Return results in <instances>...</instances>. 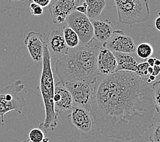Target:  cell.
<instances>
[{
    "mask_svg": "<svg viewBox=\"0 0 160 142\" xmlns=\"http://www.w3.org/2000/svg\"><path fill=\"white\" fill-rule=\"evenodd\" d=\"M135 72L118 71L97 79L90 113L106 139H139L154 126L152 89Z\"/></svg>",
    "mask_w": 160,
    "mask_h": 142,
    "instance_id": "6da1fadb",
    "label": "cell"
},
{
    "mask_svg": "<svg viewBox=\"0 0 160 142\" xmlns=\"http://www.w3.org/2000/svg\"><path fill=\"white\" fill-rule=\"evenodd\" d=\"M98 46H84L80 44L56 63V72L64 84L68 82L93 83L99 75L97 70Z\"/></svg>",
    "mask_w": 160,
    "mask_h": 142,
    "instance_id": "7a4b0ae2",
    "label": "cell"
},
{
    "mask_svg": "<svg viewBox=\"0 0 160 142\" xmlns=\"http://www.w3.org/2000/svg\"><path fill=\"white\" fill-rule=\"evenodd\" d=\"M42 68L38 89L41 94L45 106V118L43 122L40 124V129L45 133L53 131L58 123V115L55 111L53 103L54 76L51 65V56L46 42L44 45L42 56Z\"/></svg>",
    "mask_w": 160,
    "mask_h": 142,
    "instance_id": "3957f363",
    "label": "cell"
},
{
    "mask_svg": "<svg viewBox=\"0 0 160 142\" xmlns=\"http://www.w3.org/2000/svg\"><path fill=\"white\" fill-rule=\"evenodd\" d=\"M120 23L132 25L144 23L150 17L148 0H114Z\"/></svg>",
    "mask_w": 160,
    "mask_h": 142,
    "instance_id": "277c9868",
    "label": "cell"
},
{
    "mask_svg": "<svg viewBox=\"0 0 160 142\" xmlns=\"http://www.w3.org/2000/svg\"><path fill=\"white\" fill-rule=\"evenodd\" d=\"M25 85L21 80H17L11 85L0 90V117L2 126L4 124V115L11 111H15L19 114H22L26 100L23 96L18 94L22 92Z\"/></svg>",
    "mask_w": 160,
    "mask_h": 142,
    "instance_id": "5b68a950",
    "label": "cell"
},
{
    "mask_svg": "<svg viewBox=\"0 0 160 142\" xmlns=\"http://www.w3.org/2000/svg\"><path fill=\"white\" fill-rule=\"evenodd\" d=\"M67 26L78 34L80 44L89 46L94 41V30L91 20L86 14L75 10L67 19Z\"/></svg>",
    "mask_w": 160,
    "mask_h": 142,
    "instance_id": "8992f818",
    "label": "cell"
},
{
    "mask_svg": "<svg viewBox=\"0 0 160 142\" xmlns=\"http://www.w3.org/2000/svg\"><path fill=\"white\" fill-rule=\"evenodd\" d=\"M69 125L84 135H92L94 134V123L89 111L82 107L74 105L67 116Z\"/></svg>",
    "mask_w": 160,
    "mask_h": 142,
    "instance_id": "52a82bcc",
    "label": "cell"
},
{
    "mask_svg": "<svg viewBox=\"0 0 160 142\" xmlns=\"http://www.w3.org/2000/svg\"><path fill=\"white\" fill-rule=\"evenodd\" d=\"M95 82H68L64 83V86L71 93L74 105L82 107L90 111V102Z\"/></svg>",
    "mask_w": 160,
    "mask_h": 142,
    "instance_id": "ba28073f",
    "label": "cell"
},
{
    "mask_svg": "<svg viewBox=\"0 0 160 142\" xmlns=\"http://www.w3.org/2000/svg\"><path fill=\"white\" fill-rule=\"evenodd\" d=\"M82 3V0H56L51 3L49 10L53 23L54 24L63 23Z\"/></svg>",
    "mask_w": 160,
    "mask_h": 142,
    "instance_id": "9c48e42d",
    "label": "cell"
},
{
    "mask_svg": "<svg viewBox=\"0 0 160 142\" xmlns=\"http://www.w3.org/2000/svg\"><path fill=\"white\" fill-rule=\"evenodd\" d=\"M103 46L114 53L133 54L136 53V45L132 37L125 34L122 30H116L109 41Z\"/></svg>",
    "mask_w": 160,
    "mask_h": 142,
    "instance_id": "30bf717a",
    "label": "cell"
},
{
    "mask_svg": "<svg viewBox=\"0 0 160 142\" xmlns=\"http://www.w3.org/2000/svg\"><path fill=\"white\" fill-rule=\"evenodd\" d=\"M46 44L50 56L58 60L64 57L68 52L69 48L65 42L62 28H52L47 35Z\"/></svg>",
    "mask_w": 160,
    "mask_h": 142,
    "instance_id": "8fae6325",
    "label": "cell"
},
{
    "mask_svg": "<svg viewBox=\"0 0 160 142\" xmlns=\"http://www.w3.org/2000/svg\"><path fill=\"white\" fill-rule=\"evenodd\" d=\"M53 103L54 109L58 115L69 113L75 105L71 93L60 81L55 83Z\"/></svg>",
    "mask_w": 160,
    "mask_h": 142,
    "instance_id": "7c38bea8",
    "label": "cell"
},
{
    "mask_svg": "<svg viewBox=\"0 0 160 142\" xmlns=\"http://www.w3.org/2000/svg\"><path fill=\"white\" fill-rule=\"evenodd\" d=\"M97 61L99 75L107 76L116 72L118 64L115 54L106 47H99Z\"/></svg>",
    "mask_w": 160,
    "mask_h": 142,
    "instance_id": "4fadbf2b",
    "label": "cell"
},
{
    "mask_svg": "<svg viewBox=\"0 0 160 142\" xmlns=\"http://www.w3.org/2000/svg\"><path fill=\"white\" fill-rule=\"evenodd\" d=\"M45 41H43L42 34L34 31L30 32L25 36L24 44L32 60L38 62L42 60L43 50Z\"/></svg>",
    "mask_w": 160,
    "mask_h": 142,
    "instance_id": "5bb4252c",
    "label": "cell"
},
{
    "mask_svg": "<svg viewBox=\"0 0 160 142\" xmlns=\"http://www.w3.org/2000/svg\"><path fill=\"white\" fill-rule=\"evenodd\" d=\"M94 30V39L102 42H107L115 32V28L112 22L108 19L92 20Z\"/></svg>",
    "mask_w": 160,
    "mask_h": 142,
    "instance_id": "9a60e30c",
    "label": "cell"
},
{
    "mask_svg": "<svg viewBox=\"0 0 160 142\" xmlns=\"http://www.w3.org/2000/svg\"><path fill=\"white\" fill-rule=\"evenodd\" d=\"M117 60V68L116 72L126 71L136 72L138 67V61L131 54L114 53Z\"/></svg>",
    "mask_w": 160,
    "mask_h": 142,
    "instance_id": "2e32d148",
    "label": "cell"
},
{
    "mask_svg": "<svg viewBox=\"0 0 160 142\" xmlns=\"http://www.w3.org/2000/svg\"><path fill=\"white\" fill-rule=\"evenodd\" d=\"M87 5L86 16L90 20L98 19L107 5V0H85Z\"/></svg>",
    "mask_w": 160,
    "mask_h": 142,
    "instance_id": "e0dca14e",
    "label": "cell"
},
{
    "mask_svg": "<svg viewBox=\"0 0 160 142\" xmlns=\"http://www.w3.org/2000/svg\"><path fill=\"white\" fill-rule=\"evenodd\" d=\"M63 36L65 42L69 49H73L80 45V41L78 34L68 26H64L62 28Z\"/></svg>",
    "mask_w": 160,
    "mask_h": 142,
    "instance_id": "ac0fdd59",
    "label": "cell"
},
{
    "mask_svg": "<svg viewBox=\"0 0 160 142\" xmlns=\"http://www.w3.org/2000/svg\"><path fill=\"white\" fill-rule=\"evenodd\" d=\"M137 56L141 59H148L154 52L153 47L149 43H141L136 47Z\"/></svg>",
    "mask_w": 160,
    "mask_h": 142,
    "instance_id": "d6986e66",
    "label": "cell"
},
{
    "mask_svg": "<svg viewBox=\"0 0 160 142\" xmlns=\"http://www.w3.org/2000/svg\"><path fill=\"white\" fill-rule=\"evenodd\" d=\"M151 89L155 111L160 114V81L155 82L152 84Z\"/></svg>",
    "mask_w": 160,
    "mask_h": 142,
    "instance_id": "ffe728a7",
    "label": "cell"
},
{
    "mask_svg": "<svg viewBox=\"0 0 160 142\" xmlns=\"http://www.w3.org/2000/svg\"><path fill=\"white\" fill-rule=\"evenodd\" d=\"M45 138L44 131L41 129H33L29 133V140L32 142H42Z\"/></svg>",
    "mask_w": 160,
    "mask_h": 142,
    "instance_id": "44dd1931",
    "label": "cell"
},
{
    "mask_svg": "<svg viewBox=\"0 0 160 142\" xmlns=\"http://www.w3.org/2000/svg\"><path fill=\"white\" fill-rule=\"evenodd\" d=\"M149 67V65L147 61L144 62H142L138 64L137 70L135 73L140 76L141 78L143 79H148L149 76V74L148 72V68Z\"/></svg>",
    "mask_w": 160,
    "mask_h": 142,
    "instance_id": "7402d4cb",
    "label": "cell"
},
{
    "mask_svg": "<svg viewBox=\"0 0 160 142\" xmlns=\"http://www.w3.org/2000/svg\"><path fill=\"white\" fill-rule=\"evenodd\" d=\"M149 140L151 142H160V118L155 125L154 130L149 137Z\"/></svg>",
    "mask_w": 160,
    "mask_h": 142,
    "instance_id": "603a6c76",
    "label": "cell"
},
{
    "mask_svg": "<svg viewBox=\"0 0 160 142\" xmlns=\"http://www.w3.org/2000/svg\"><path fill=\"white\" fill-rule=\"evenodd\" d=\"M30 9L31 14L34 16H40L43 13V8L42 7L34 2H32L30 4Z\"/></svg>",
    "mask_w": 160,
    "mask_h": 142,
    "instance_id": "cb8c5ba5",
    "label": "cell"
},
{
    "mask_svg": "<svg viewBox=\"0 0 160 142\" xmlns=\"http://www.w3.org/2000/svg\"><path fill=\"white\" fill-rule=\"evenodd\" d=\"M32 2H34L36 4L39 5L40 6H41L42 8H45V7L49 6L50 5V3H52V0H32Z\"/></svg>",
    "mask_w": 160,
    "mask_h": 142,
    "instance_id": "d4e9b609",
    "label": "cell"
},
{
    "mask_svg": "<svg viewBox=\"0 0 160 142\" xmlns=\"http://www.w3.org/2000/svg\"><path fill=\"white\" fill-rule=\"evenodd\" d=\"M75 10L78 11V12L82 13L83 14H86L87 13V5L85 2H83L81 5L78 6L77 8H75Z\"/></svg>",
    "mask_w": 160,
    "mask_h": 142,
    "instance_id": "484cf974",
    "label": "cell"
},
{
    "mask_svg": "<svg viewBox=\"0 0 160 142\" xmlns=\"http://www.w3.org/2000/svg\"><path fill=\"white\" fill-rule=\"evenodd\" d=\"M152 73L151 75L154 76H157L160 73V66H154L152 67Z\"/></svg>",
    "mask_w": 160,
    "mask_h": 142,
    "instance_id": "4316f807",
    "label": "cell"
},
{
    "mask_svg": "<svg viewBox=\"0 0 160 142\" xmlns=\"http://www.w3.org/2000/svg\"><path fill=\"white\" fill-rule=\"evenodd\" d=\"M155 27L160 32V12L159 13V16L157 19L155 20Z\"/></svg>",
    "mask_w": 160,
    "mask_h": 142,
    "instance_id": "83f0119b",
    "label": "cell"
},
{
    "mask_svg": "<svg viewBox=\"0 0 160 142\" xmlns=\"http://www.w3.org/2000/svg\"><path fill=\"white\" fill-rule=\"evenodd\" d=\"M156 60V58L154 57H149L147 59V62L148 63V64L149 65V66H151V67H153L155 66V61Z\"/></svg>",
    "mask_w": 160,
    "mask_h": 142,
    "instance_id": "f1b7e54d",
    "label": "cell"
},
{
    "mask_svg": "<svg viewBox=\"0 0 160 142\" xmlns=\"http://www.w3.org/2000/svg\"><path fill=\"white\" fill-rule=\"evenodd\" d=\"M49 140H50L49 138H46V137H45V139L43 140V141H42V142H49ZM21 142H32V141H31L30 140H24V141H21Z\"/></svg>",
    "mask_w": 160,
    "mask_h": 142,
    "instance_id": "f546056e",
    "label": "cell"
},
{
    "mask_svg": "<svg viewBox=\"0 0 160 142\" xmlns=\"http://www.w3.org/2000/svg\"><path fill=\"white\" fill-rule=\"evenodd\" d=\"M148 79L151 80V81H154L155 79H156V76H152V75H149Z\"/></svg>",
    "mask_w": 160,
    "mask_h": 142,
    "instance_id": "4dcf8cb0",
    "label": "cell"
},
{
    "mask_svg": "<svg viewBox=\"0 0 160 142\" xmlns=\"http://www.w3.org/2000/svg\"><path fill=\"white\" fill-rule=\"evenodd\" d=\"M152 67H151V66H149L148 67V74H149V75H152Z\"/></svg>",
    "mask_w": 160,
    "mask_h": 142,
    "instance_id": "1f68e13d",
    "label": "cell"
},
{
    "mask_svg": "<svg viewBox=\"0 0 160 142\" xmlns=\"http://www.w3.org/2000/svg\"><path fill=\"white\" fill-rule=\"evenodd\" d=\"M155 66H160V60L156 59L155 61Z\"/></svg>",
    "mask_w": 160,
    "mask_h": 142,
    "instance_id": "d6a6232c",
    "label": "cell"
},
{
    "mask_svg": "<svg viewBox=\"0 0 160 142\" xmlns=\"http://www.w3.org/2000/svg\"><path fill=\"white\" fill-rule=\"evenodd\" d=\"M10 2H25L26 0H8Z\"/></svg>",
    "mask_w": 160,
    "mask_h": 142,
    "instance_id": "836d02e7",
    "label": "cell"
},
{
    "mask_svg": "<svg viewBox=\"0 0 160 142\" xmlns=\"http://www.w3.org/2000/svg\"><path fill=\"white\" fill-rule=\"evenodd\" d=\"M55 1H56V0H52V2H55Z\"/></svg>",
    "mask_w": 160,
    "mask_h": 142,
    "instance_id": "e575fe53",
    "label": "cell"
}]
</instances>
